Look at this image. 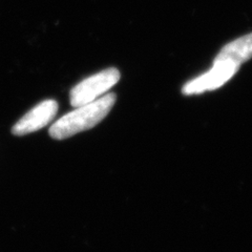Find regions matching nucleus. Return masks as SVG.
Here are the masks:
<instances>
[{"instance_id": "7ed1b4c3", "label": "nucleus", "mask_w": 252, "mask_h": 252, "mask_svg": "<svg viewBox=\"0 0 252 252\" xmlns=\"http://www.w3.org/2000/svg\"><path fill=\"white\" fill-rule=\"evenodd\" d=\"M240 66L226 60L215 59L212 67L193 80L187 82L182 89L184 94H201L206 91H214L223 86L238 73Z\"/></svg>"}, {"instance_id": "f03ea898", "label": "nucleus", "mask_w": 252, "mask_h": 252, "mask_svg": "<svg viewBox=\"0 0 252 252\" xmlns=\"http://www.w3.org/2000/svg\"><path fill=\"white\" fill-rule=\"evenodd\" d=\"M120 80V72L115 67L107 68L84 79L69 93L70 104L78 107L99 99Z\"/></svg>"}, {"instance_id": "20e7f679", "label": "nucleus", "mask_w": 252, "mask_h": 252, "mask_svg": "<svg viewBox=\"0 0 252 252\" xmlns=\"http://www.w3.org/2000/svg\"><path fill=\"white\" fill-rule=\"evenodd\" d=\"M58 112V103L55 100H45L32 108L16 123L12 132L15 136H25L28 133L43 128L54 119Z\"/></svg>"}, {"instance_id": "39448f33", "label": "nucleus", "mask_w": 252, "mask_h": 252, "mask_svg": "<svg viewBox=\"0 0 252 252\" xmlns=\"http://www.w3.org/2000/svg\"><path fill=\"white\" fill-rule=\"evenodd\" d=\"M252 58V33L226 44L216 57L217 60L230 61L238 66Z\"/></svg>"}, {"instance_id": "f257e3e1", "label": "nucleus", "mask_w": 252, "mask_h": 252, "mask_svg": "<svg viewBox=\"0 0 252 252\" xmlns=\"http://www.w3.org/2000/svg\"><path fill=\"white\" fill-rule=\"evenodd\" d=\"M115 102L116 94L109 93L91 103L75 107L73 112L61 117L51 126V137L63 140L93 128L109 114Z\"/></svg>"}]
</instances>
